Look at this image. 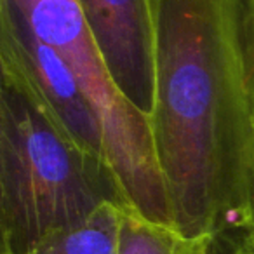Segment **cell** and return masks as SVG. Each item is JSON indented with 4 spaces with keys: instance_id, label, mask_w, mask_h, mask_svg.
Instances as JSON below:
<instances>
[{
    "instance_id": "cell-1",
    "label": "cell",
    "mask_w": 254,
    "mask_h": 254,
    "mask_svg": "<svg viewBox=\"0 0 254 254\" xmlns=\"http://www.w3.org/2000/svg\"><path fill=\"white\" fill-rule=\"evenodd\" d=\"M153 54V150L174 230L219 244L254 233L219 0H146Z\"/></svg>"
},
{
    "instance_id": "cell-2",
    "label": "cell",
    "mask_w": 254,
    "mask_h": 254,
    "mask_svg": "<svg viewBox=\"0 0 254 254\" xmlns=\"http://www.w3.org/2000/svg\"><path fill=\"white\" fill-rule=\"evenodd\" d=\"M0 63L2 254H26L105 202H126L108 164L71 138L5 42Z\"/></svg>"
},
{
    "instance_id": "cell-3",
    "label": "cell",
    "mask_w": 254,
    "mask_h": 254,
    "mask_svg": "<svg viewBox=\"0 0 254 254\" xmlns=\"http://www.w3.org/2000/svg\"><path fill=\"white\" fill-rule=\"evenodd\" d=\"M0 9L61 56L94 108L126 207L173 226L150 122L113 82L80 0H0Z\"/></svg>"
},
{
    "instance_id": "cell-4",
    "label": "cell",
    "mask_w": 254,
    "mask_h": 254,
    "mask_svg": "<svg viewBox=\"0 0 254 254\" xmlns=\"http://www.w3.org/2000/svg\"><path fill=\"white\" fill-rule=\"evenodd\" d=\"M113 82L148 119L153 108V54L146 0H80Z\"/></svg>"
},
{
    "instance_id": "cell-5",
    "label": "cell",
    "mask_w": 254,
    "mask_h": 254,
    "mask_svg": "<svg viewBox=\"0 0 254 254\" xmlns=\"http://www.w3.org/2000/svg\"><path fill=\"white\" fill-rule=\"evenodd\" d=\"M0 42L16 51L49 106L54 110L70 136L87 152L106 164L105 138L94 108L85 98L75 75L61 56L40 42L9 12L0 9ZM110 167V166H108Z\"/></svg>"
},
{
    "instance_id": "cell-6",
    "label": "cell",
    "mask_w": 254,
    "mask_h": 254,
    "mask_svg": "<svg viewBox=\"0 0 254 254\" xmlns=\"http://www.w3.org/2000/svg\"><path fill=\"white\" fill-rule=\"evenodd\" d=\"M219 21L254 207V0H219Z\"/></svg>"
},
{
    "instance_id": "cell-7",
    "label": "cell",
    "mask_w": 254,
    "mask_h": 254,
    "mask_svg": "<svg viewBox=\"0 0 254 254\" xmlns=\"http://www.w3.org/2000/svg\"><path fill=\"white\" fill-rule=\"evenodd\" d=\"M124 205L105 202L80 223L35 246L26 254H119Z\"/></svg>"
},
{
    "instance_id": "cell-8",
    "label": "cell",
    "mask_w": 254,
    "mask_h": 254,
    "mask_svg": "<svg viewBox=\"0 0 254 254\" xmlns=\"http://www.w3.org/2000/svg\"><path fill=\"white\" fill-rule=\"evenodd\" d=\"M119 254H218V242L207 237H187L124 205Z\"/></svg>"
},
{
    "instance_id": "cell-9",
    "label": "cell",
    "mask_w": 254,
    "mask_h": 254,
    "mask_svg": "<svg viewBox=\"0 0 254 254\" xmlns=\"http://www.w3.org/2000/svg\"><path fill=\"white\" fill-rule=\"evenodd\" d=\"M247 251H249V254H254V235L249 239V242H247Z\"/></svg>"
},
{
    "instance_id": "cell-10",
    "label": "cell",
    "mask_w": 254,
    "mask_h": 254,
    "mask_svg": "<svg viewBox=\"0 0 254 254\" xmlns=\"http://www.w3.org/2000/svg\"><path fill=\"white\" fill-rule=\"evenodd\" d=\"M232 254H249V251H240V253H232Z\"/></svg>"
}]
</instances>
